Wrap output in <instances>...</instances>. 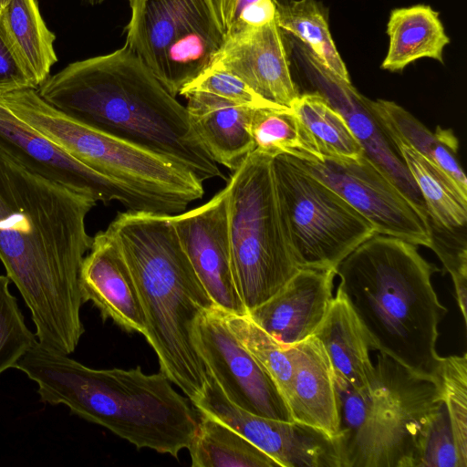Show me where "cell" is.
I'll list each match as a JSON object with an SVG mask.
<instances>
[{
  "mask_svg": "<svg viewBox=\"0 0 467 467\" xmlns=\"http://www.w3.org/2000/svg\"><path fill=\"white\" fill-rule=\"evenodd\" d=\"M432 249L451 275L455 290V297L466 324L467 294V249L465 233L461 229H446L430 223ZM465 228V227H464Z\"/></svg>",
  "mask_w": 467,
  "mask_h": 467,
  "instance_id": "obj_35",
  "label": "cell"
},
{
  "mask_svg": "<svg viewBox=\"0 0 467 467\" xmlns=\"http://www.w3.org/2000/svg\"><path fill=\"white\" fill-rule=\"evenodd\" d=\"M278 28L306 44L331 72L351 82L332 38L328 10L317 0H274Z\"/></svg>",
  "mask_w": 467,
  "mask_h": 467,
  "instance_id": "obj_29",
  "label": "cell"
},
{
  "mask_svg": "<svg viewBox=\"0 0 467 467\" xmlns=\"http://www.w3.org/2000/svg\"><path fill=\"white\" fill-rule=\"evenodd\" d=\"M191 91L210 93L244 107L288 109L263 99L241 78L215 65H211L179 95Z\"/></svg>",
  "mask_w": 467,
  "mask_h": 467,
  "instance_id": "obj_36",
  "label": "cell"
},
{
  "mask_svg": "<svg viewBox=\"0 0 467 467\" xmlns=\"http://www.w3.org/2000/svg\"><path fill=\"white\" fill-rule=\"evenodd\" d=\"M291 73L308 91L320 94L345 119L367 156L425 215L423 198L398 149L368 107V98L351 82L327 68L313 51L299 39L280 30Z\"/></svg>",
  "mask_w": 467,
  "mask_h": 467,
  "instance_id": "obj_11",
  "label": "cell"
},
{
  "mask_svg": "<svg viewBox=\"0 0 467 467\" xmlns=\"http://www.w3.org/2000/svg\"><path fill=\"white\" fill-rule=\"evenodd\" d=\"M37 385L40 401L103 426L138 449L175 458L188 449L198 411L161 371L95 369L41 346L37 340L15 367Z\"/></svg>",
  "mask_w": 467,
  "mask_h": 467,
  "instance_id": "obj_3",
  "label": "cell"
},
{
  "mask_svg": "<svg viewBox=\"0 0 467 467\" xmlns=\"http://www.w3.org/2000/svg\"><path fill=\"white\" fill-rule=\"evenodd\" d=\"M284 233L299 269H333L373 236V225L288 155L273 158Z\"/></svg>",
  "mask_w": 467,
  "mask_h": 467,
  "instance_id": "obj_8",
  "label": "cell"
},
{
  "mask_svg": "<svg viewBox=\"0 0 467 467\" xmlns=\"http://www.w3.org/2000/svg\"><path fill=\"white\" fill-rule=\"evenodd\" d=\"M0 102L72 158L139 198L150 213H182L204 193L203 182L185 167L70 118L36 89L0 95Z\"/></svg>",
  "mask_w": 467,
  "mask_h": 467,
  "instance_id": "obj_6",
  "label": "cell"
},
{
  "mask_svg": "<svg viewBox=\"0 0 467 467\" xmlns=\"http://www.w3.org/2000/svg\"><path fill=\"white\" fill-rule=\"evenodd\" d=\"M170 218L214 306L226 314L246 315L233 267L226 188L206 203Z\"/></svg>",
  "mask_w": 467,
  "mask_h": 467,
  "instance_id": "obj_13",
  "label": "cell"
},
{
  "mask_svg": "<svg viewBox=\"0 0 467 467\" xmlns=\"http://www.w3.org/2000/svg\"><path fill=\"white\" fill-rule=\"evenodd\" d=\"M389 37L387 55L380 67L400 72L420 58L443 63V50L450 43L439 12L428 5L392 9L386 30Z\"/></svg>",
  "mask_w": 467,
  "mask_h": 467,
  "instance_id": "obj_24",
  "label": "cell"
},
{
  "mask_svg": "<svg viewBox=\"0 0 467 467\" xmlns=\"http://www.w3.org/2000/svg\"><path fill=\"white\" fill-rule=\"evenodd\" d=\"M38 88L0 23V95Z\"/></svg>",
  "mask_w": 467,
  "mask_h": 467,
  "instance_id": "obj_38",
  "label": "cell"
},
{
  "mask_svg": "<svg viewBox=\"0 0 467 467\" xmlns=\"http://www.w3.org/2000/svg\"><path fill=\"white\" fill-rule=\"evenodd\" d=\"M225 38L275 17L274 0H212Z\"/></svg>",
  "mask_w": 467,
  "mask_h": 467,
  "instance_id": "obj_37",
  "label": "cell"
},
{
  "mask_svg": "<svg viewBox=\"0 0 467 467\" xmlns=\"http://www.w3.org/2000/svg\"><path fill=\"white\" fill-rule=\"evenodd\" d=\"M0 23L37 86L57 61L55 34L48 29L36 0H0Z\"/></svg>",
  "mask_w": 467,
  "mask_h": 467,
  "instance_id": "obj_25",
  "label": "cell"
},
{
  "mask_svg": "<svg viewBox=\"0 0 467 467\" xmlns=\"http://www.w3.org/2000/svg\"><path fill=\"white\" fill-rule=\"evenodd\" d=\"M0 150L25 168L97 202L117 201L128 211L150 213L136 196L66 153L0 102Z\"/></svg>",
  "mask_w": 467,
  "mask_h": 467,
  "instance_id": "obj_14",
  "label": "cell"
},
{
  "mask_svg": "<svg viewBox=\"0 0 467 467\" xmlns=\"http://www.w3.org/2000/svg\"><path fill=\"white\" fill-rule=\"evenodd\" d=\"M290 109L322 160H357L364 154L344 117L317 92L300 93Z\"/></svg>",
  "mask_w": 467,
  "mask_h": 467,
  "instance_id": "obj_27",
  "label": "cell"
},
{
  "mask_svg": "<svg viewBox=\"0 0 467 467\" xmlns=\"http://www.w3.org/2000/svg\"><path fill=\"white\" fill-rule=\"evenodd\" d=\"M83 303L91 302L103 320L127 332L145 334L147 322L130 267L114 234L107 228L93 237L79 275Z\"/></svg>",
  "mask_w": 467,
  "mask_h": 467,
  "instance_id": "obj_17",
  "label": "cell"
},
{
  "mask_svg": "<svg viewBox=\"0 0 467 467\" xmlns=\"http://www.w3.org/2000/svg\"><path fill=\"white\" fill-rule=\"evenodd\" d=\"M333 269H299L274 296L247 315L285 348L314 336L331 306Z\"/></svg>",
  "mask_w": 467,
  "mask_h": 467,
  "instance_id": "obj_18",
  "label": "cell"
},
{
  "mask_svg": "<svg viewBox=\"0 0 467 467\" xmlns=\"http://www.w3.org/2000/svg\"><path fill=\"white\" fill-rule=\"evenodd\" d=\"M193 342L206 370L232 403L257 416L293 421L275 382L230 329L223 311L214 306L196 319Z\"/></svg>",
  "mask_w": 467,
  "mask_h": 467,
  "instance_id": "obj_12",
  "label": "cell"
},
{
  "mask_svg": "<svg viewBox=\"0 0 467 467\" xmlns=\"http://www.w3.org/2000/svg\"><path fill=\"white\" fill-rule=\"evenodd\" d=\"M127 47L172 96L213 63L225 36L212 0H128Z\"/></svg>",
  "mask_w": 467,
  "mask_h": 467,
  "instance_id": "obj_9",
  "label": "cell"
},
{
  "mask_svg": "<svg viewBox=\"0 0 467 467\" xmlns=\"http://www.w3.org/2000/svg\"><path fill=\"white\" fill-rule=\"evenodd\" d=\"M97 201L47 179L0 150V261L44 348L73 353L85 331L79 275Z\"/></svg>",
  "mask_w": 467,
  "mask_h": 467,
  "instance_id": "obj_1",
  "label": "cell"
},
{
  "mask_svg": "<svg viewBox=\"0 0 467 467\" xmlns=\"http://www.w3.org/2000/svg\"><path fill=\"white\" fill-rule=\"evenodd\" d=\"M36 91L70 118L168 158L202 182L223 176L192 131L186 107L125 46L68 64Z\"/></svg>",
  "mask_w": 467,
  "mask_h": 467,
  "instance_id": "obj_2",
  "label": "cell"
},
{
  "mask_svg": "<svg viewBox=\"0 0 467 467\" xmlns=\"http://www.w3.org/2000/svg\"><path fill=\"white\" fill-rule=\"evenodd\" d=\"M105 1H107V0H83V2H85L86 4L92 5V6L100 5V4L104 3Z\"/></svg>",
  "mask_w": 467,
  "mask_h": 467,
  "instance_id": "obj_39",
  "label": "cell"
},
{
  "mask_svg": "<svg viewBox=\"0 0 467 467\" xmlns=\"http://www.w3.org/2000/svg\"><path fill=\"white\" fill-rule=\"evenodd\" d=\"M189 122L202 146L216 163L237 170L254 150L249 121L254 108L234 104L215 95L191 91L182 95Z\"/></svg>",
  "mask_w": 467,
  "mask_h": 467,
  "instance_id": "obj_21",
  "label": "cell"
},
{
  "mask_svg": "<svg viewBox=\"0 0 467 467\" xmlns=\"http://www.w3.org/2000/svg\"><path fill=\"white\" fill-rule=\"evenodd\" d=\"M290 158L342 196L373 225L376 234L431 247L429 217L365 154L357 160Z\"/></svg>",
  "mask_w": 467,
  "mask_h": 467,
  "instance_id": "obj_10",
  "label": "cell"
},
{
  "mask_svg": "<svg viewBox=\"0 0 467 467\" xmlns=\"http://www.w3.org/2000/svg\"><path fill=\"white\" fill-rule=\"evenodd\" d=\"M254 150L275 157L289 155L320 161L321 156L306 136L290 109L254 108L249 121Z\"/></svg>",
  "mask_w": 467,
  "mask_h": 467,
  "instance_id": "obj_30",
  "label": "cell"
},
{
  "mask_svg": "<svg viewBox=\"0 0 467 467\" xmlns=\"http://www.w3.org/2000/svg\"><path fill=\"white\" fill-rule=\"evenodd\" d=\"M133 276L160 371L192 400L208 372L193 342L196 319L214 304L196 275L170 215L127 211L108 226Z\"/></svg>",
  "mask_w": 467,
  "mask_h": 467,
  "instance_id": "obj_5",
  "label": "cell"
},
{
  "mask_svg": "<svg viewBox=\"0 0 467 467\" xmlns=\"http://www.w3.org/2000/svg\"><path fill=\"white\" fill-rule=\"evenodd\" d=\"M223 313L230 329L268 372L286 401L294 373L289 348L264 331L247 314Z\"/></svg>",
  "mask_w": 467,
  "mask_h": 467,
  "instance_id": "obj_31",
  "label": "cell"
},
{
  "mask_svg": "<svg viewBox=\"0 0 467 467\" xmlns=\"http://www.w3.org/2000/svg\"><path fill=\"white\" fill-rule=\"evenodd\" d=\"M212 65L235 75L278 106L290 109L300 95L275 20L226 37Z\"/></svg>",
  "mask_w": 467,
  "mask_h": 467,
  "instance_id": "obj_16",
  "label": "cell"
},
{
  "mask_svg": "<svg viewBox=\"0 0 467 467\" xmlns=\"http://www.w3.org/2000/svg\"><path fill=\"white\" fill-rule=\"evenodd\" d=\"M396 147L423 198L430 223L446 229L464 228L467 194L428 158L406 145Z\"/></svg>",
  "mask_w": 467,
  "mask_h": 467,
  "instance_id": "obj_26",
  "label": "cell"
},
{
  "mask_svg": "<svg viewBox=\"0 0 467 467\" xmlns=\"http://www.w3.org/2000/svg\"><path fill=\"white\" fill-rule=\"evenodd\" d=\"M412 467H462L444 404H441L414 452Z\"/></svg>",
  "mask_w": 467,
  "mask_h": 467,
  "instance_id": "obj_34",
  "label": "cell"
},
{
  "mask_svg": "<svg viewBox=\"0 0 467 467\" xmlns=\"http://www.w3.org/2000/svg\"><path fill=\"white\" fill-rule=\"evenodd\" d=\"M376 389L389 432V467H412L416 447L443 402L440 383L380 353Z\"/></svg>",
  "mask_w": 467,
  "mask_h": 467,
  "instance_id": "obj_15",
  "label": "cell"
},
{
  "mask_svg": "<svg viewBox=\"0 0 467 467\" xmlns=\"http://www.w3.org/2000/svg\"><path fill=\"white\" fill-rule=\"evenodd\" d=\"M367 103L395 146L406 145L428 158L467 194V179L458 161V140L451 130L437 127L432 132L394 101L368 99Z\"/></svg>",
  "mask_w": 467,
  "mask_h": 467,
  "instance_id": "obj_23",
  "label": "cell"
},
{
  "mask_svg": "<svg viewBox=\"0 0 467 467\" xmlns=\"http://www.w3.org/2000/svg\"><path fill=\"white\" fill-rule=\"evenodd\" d=\"M437 379L460 461L467 467V354L441 357Z\"/></svg>",
  "mask_w": 467,
  "mask_h": 467,
  "instance_id": "obj_32",
  "label": "cell"
},
{
  "mask_svg": "<svg viewBox=\"0 0 467 467\" xmlns=\"http://www.w3.org/2000/svg\"><path fill=\"white\" fill-rule=\"evenodd\" d=\"M9 284L10 279L0 275V375L14 368L36 341L35 334L26 325Z\"/></svg>",
  "mask_w": 467,
  "mask_h": 467,
  "instance_id": "obj_33",
  "label": "cell"
},
{
  "mask_svg": "<svg viewBox=\"0 0 467 467\" xmlns=\"http://www.w3.org/2000/svg\"><path fill=\"white\" fill-rule=\"evenodd\" d=\"M416 246L375 234L343 259L335 274L337 290L363 326L371 348L419 377L438 381V326L447 308L431 283L439 269Z\"/></svg>",
  "mask_w": 467,
  "mask_h": 467,
  "instance_id": "obj_4",
  "label": "cell"
},
{
  "mask_svg": "<svg viewBox=\"0 0 467 467\" xmlns=\"http://www.w3.org/2000/svg\"><path fill=\"white\" fill-rule=\"evenodd\" d=\"M273 158L252 150L225 187L233 267L247 314L277 294L299 270L283 229Z\"/></svg>",
  "mask_w": 467,
  "mask_h": 467,
  "instance_id": "obj_7",
  "label": "cell"
},
{
  "mask_svg": "<svg viewBox=\"0 0 467 467\" xmlns=\"http://www.w3.org/2000/svg\"><path fill=\"white\" fill-rule=\"evenodd\" d=\"M288 348L294 373L286 403L292 420L337 438L338 410L335 374L326 349L315 336Z\"/></svg>",
  "mask_w": 467,
  "mask_h": 467,
  "instance_id": "obj_19",
  "label": "cell"
},
{
  "mask_svg": "<svg viewBox=\"0 0 467 467\" xmlns=\"http://www.w3.org/2000/svg\"><path fill=\"white\" fill-rule=\"evenodd\" d=\"M314 336L322 343L336 374L359 391L375 389L377 375L369 356V338L340 291L337 290Z\"/></svg>",
  "mask_w": 467,
  "mask_h": 467,
  "instance_id": "obj_22",
  "label": "cell"
},
{
  "mask_svg": "<svg viewBox=\"0 0 467 467\" xmlns=\"http://www.w3.org/2000/svg\"><path fill=\"white\" fill-rule=\"evenodd\" d=\"M334 374L342 467H389V432L376 388L362 392Z\"/></svg>",
  "mask_w": 467,
  "mask_h": 467,
  "instance_id": "obj_20",
  "label": "cell"
},
{
  "mask_svg": "<svg viewBox=\"0 0 467 467\" xmlns=\"http://www.w3.org/2000/svg\"><path fill=\"white\" fill-rule=\"evenodd\" d=\"M198 413L197 430L188 447L192 467H280L232 428Z\"/></svg>",
  "mask_w": 467,
  "mask_h": 467,
  "instance_id": "obj_28",
  "label": "cell"
}]
</instances>
